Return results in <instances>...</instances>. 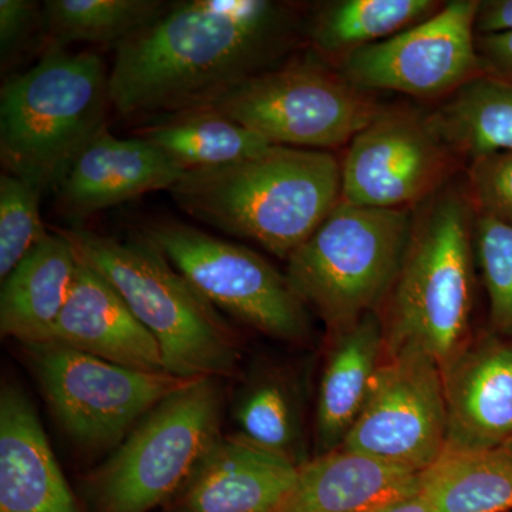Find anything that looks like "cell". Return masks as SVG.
I'll list each match as a JSON object with an SVG mask.
<instances>
[{
	"instance_id": "cell-27",
	"label": "cell",
	"mask_w": 512,
	"mask_h": 512,
	"mask_svg": "<svg viewBox=\"0 0 512 512\" xmlns=\"http://www.w3.org/2000/svg\"><path fill=\"white\" fill-rule=\"evenodd\" d=\"M235 421L238 436L254 446L301 467L308 461L303 450L302 407L292 384L279 373L256 376L242 390Z\"/></svg>"
},
{
	"instance_id": "cell-20",
	"label": "cell",
	"mask_w": 512,
	"mask_h": 512,
	"mask_svg": "<svg viewBox=\"0 0 512 512\" xmlns=\"http://www.w3.org/2000/svg\"><path fill=\"white\" fill-rule=\"evenodd\" d=\"M332 338L316 406V456L343 446L365 406L384 353L380 313H367Z\"/></svg>"
},
{
	"instance_id": "cell-18",
	"label": "cell",
	"mask_w": 512,
	"mask_h": 512,
	"mask_svg": "<svg viewBox=\"0 0 512 512\" xmlns=\"http://www.w3.org/2000/svg\"><path fill=\"white\" fill-rule=\"evenodd\" d=\"M298 470L238 434L221 436L184 485L180 512H274Z\"/></svg>"
},
{
	"instance_id": "cell-3",
	"label": "cell",
	"mask_w": 512,
	"mask_h": 512,
	"mask_svg": "<svg viewBox=\"0 0 512 512\" xmlns=\"http://www.w3.org/2000/svg\"><path fill=\"white\" fill-rule=\"evenodd\" d=\"M474 222L468 191L448 184L413 212L406 254L380 315L384 356L420 353L443 369L470 342Z\"/></svg>"
},
{
	"instance_id": "cell-34",
	"label": "cell",
	"mask_w": 512,
	"mask_h": 512,
	"mask_svg": "<svg viewBox=\"0 0 512 512\" xmlns=\"http://www.w3.org/2000/svg\"><path fill=\"white\" fill-rule=\"evenodd\" d=\"M373 512H430V510L419 487V490L414 491V493L404 495L399 500L384 505V507Z\"/></svg>"
},
{
	"instance_id": "cell-5",
	"label": "cell",
	"mask_w": 512,
	"mask_h": 512,
	"mask_svg": "<svg viewBox=\"0 0 512 512\" xmlns=\"http://www.w3.org/2000/svg\"><path fill=\"white\" fill-rule=\"evenodd\" d=\"M110 73L96 53L49 47L0 90V160L6 173L56 191L87 144L107 127Z\"/></svg>"
},
{
	"instance_id": "cell-10",
	"label": "cell",
	"mask_w": 512,
	"mask_h": 512,
	"mask_svg": "<svg viewBox=\"0 0 512 512\" xmlns=\"http://www.w3.org/2000/svg\"><path fill=\"white\" fill-rule=\"evenodd\" d=\"M23 346L60 426L89 450L120 444L154 407L194 382L130 369L55 343Z\"/></svg>"
},
{
	"instance_id": "cell-23",
	"label": "cell",
	"mask_w": 512,
	"mask_h": 512,
	"mask_svg": "<svg viewBox=\"0 0 512 512\" xmlns=\"http://www.w3.org/2000/svg\"><path fill=\"white\" fill-rule=\"evenodd\" d=\"M136 136L160 148L185 171L239 163L274 147L211 106L156 116Z\"/></svg>"
},
{
	"instance_id": "cell-9",
	"label": "cell",
	"mask_w": 512,
	"mask_h": 512,
	"mask_svg": "<svg viewBox=\"0 0 512 512\" xmlns=\"http://www.w3.org/2000/svg\"><path fill=\"white\" fill-rule=\"evenodd\" d=\"M141 234L218 311L269 338L285 342L308 338L305 303L288 276L252 249L173 220L147 222Z\"/></svg>"
},
{
	"instance_id": "cell-35",
	"label": "cell",
	"mask_w": 512,
	"mask_h": 512,
	"mask_svg": "<svg viewBox=\"0 0 512 512\" xmlns=\"http://www.w3.org/2000/svg\"><path fill=\"white\" fill-rule=\"evenodd\" d=\"M503 448H505V450H508V451H510V453H512V440L510 441V443L507 444V446H505Z\"/></svg>"
},
{
	"instance_id": "cell-15",
	"label": "cell",
	"mask_w": 512,
	"mask_h": 512,
	"mask_svg": "<svg viewBox=\"0 0 512 512\" xmlns=\"http://www.w3.org/2000/svg\"><path fill=\"white\" fill-rule=\"evenodd\" d=\"M187 171L144 138H117L104 127L74 160L56 188L64 215L83 218L174 187Z\"/></svg>"
},
{
	"instance_id": "cell-14",
	"label": "cell",
	"mask_w": 512,
	"mask_h": 512,
	"mask_svg": "<svg viewBox=\"0 0 512 512\" xmlns=\"http://www.w3.org/2000/svg\"><path fill=\"white\" fill-rule=\"evenodd\" d=\"M441 373L446 451L507 446L512 440V339L497 333L470 339Z\"/></svg>"
},
{
	"instance_id": "cell-13",
	"label": "cell",
	"mask_w": 512,
	"mask_h": 512,
	"mask_svg": "<svg viewBox=\"0 0 512 512\" xmlns=\"http://www.w3.org/2000/svg\"><path fill=\"white\" fill-rule=\"evenodd\" d=\"M454 157L426 116L382 110L350 141L342 163L340 201L412 210L447 185Z\"/></svg>"
},
{
	"instance_id": "cell-33",
	"label": "cell",
	"mask_w": 512,
	"mask_h": 512,
	"mask_svg": "<svg viewBox=\"0 0 512 512\" xmlns=\"http://www.w3.org/2000/svg\"><path fill=\"white\" fill-rule=\"evenodd\" d=\"M476 32L480 35L512 32V0L478 3Z\"/></svg>"
},
{
	"instance_id": "cell-29",
	"label": "cell",
	"mask_w": 512,
	"mask_h": 512,
	"mask_svg": "<svg viewBox=\"0 0 512 512\" xmlns=\"http://www.w3.org/2000/svg\"><path fill=\"white\" fill-rule=\"evenodd\" d=\"M40 194L12 174L0 177V279L46 237L40 218Z\"/></svg>"
},
{
	"instance_id": "cell-4",
	"label": "cell",
	"mask_w": 512,
	"mask_h": 512,
	"mask_svg": "<svg viewBox=\"0 0 512 512\" xmlns=\"http://www.w3.org/2000/svg\"><path fill=\"white\" fill-rule=\"evenodd\" d=\"M76 258L103 276L157 340L170 375L222 379L237 370V333L143 234L117 239L83 228L56 229Z\"/></svg>"
},
{
	"instance_id": "cell-26",
	"label": "cell",
	"mask_w": 512,
	"mask_h": 512,
	"mask_svg": "<svg viewBox=\"0 0 512 512\" xmlns=\"http://www.w3.org/2000/svg\"><path fill=\"white\" fill-rule=\"evenodd\" d=\"M163 0H47L43 36L49 47L70 43L120 46L168 9Z\"/></svg>"
},
{
	"instance_id": "cell-17",
	"label": "cell",
	"mask_w": 512,
	"mask_h": 512,
	"mask_svg": "<svg viewBox=\"0 0 512 512\" xmlns=\"http://www.w3.org/2000/svg\"><path fill=\"white\" fill-rule=\"evenodd\" d=\"M0 512H79L32 403L13 383L0 392Z\"/></svg>"
},
{
	"instance_id": "cell-16",
	"label": "cell",
	"mask_w": 512,
	"mask_h": 512,
	"mask_svg": "<svg viewBox=\"0 0 512 512\" xmlns=\"http://www.w3.org/2000/svg\"><path fill=\"white\" fill-rule=\"evenodd\" d=\"M43 343L66 346L141 372H167L154 336L119 292L80 261L69 301Z\"/></svg>"
},
{
	"instance_id": "cell-21",
	"label": "cell",
	"mask_w": 512,
	"mask_h": 512,
	"mask_svg": "<svg viewBox=\"0 0 512 512\" xmlns=\"http://www.w3.org/2000/svg\"><path fill=\"white\" fill-rule=\"evenodd\" d=\"M77 261L60 232L46 237L2 281L0 332L22 345L43 343L69 301Z\"/></svg>"
},
{
	"instance_id": "cell-19",
	"label": "cell",
	"mask_w": 512,
	"mask_h": 512,
	"mask_svg": "<svg viewBox=\"0 0 512 512\" xmlns=\"http://www.w3.org/2000/svg\"><path fill=\"white\" fill-rule=\"evenodd\" d=\"M419 487L420 474L340 447L299 467L274 512H373Z\"/></svg>"
},
{
	"instance_id": "cell-2",
	"label": "cell",
	"mask_w": 512,
	"mask_h": 512,
	"mask_svg": "<svg viewBox=\"0 0 512 512\" xmlns=\"http://www.w3.org/2000/svg\"><path fill=\"white\" fill-rule=\"evenodd\" d=\"M170 192L194 220L288 261L338 207L342 164L328 151L274 146L239 163L187 171Z\"/></svg>"
},
{
	"instance_id": "cell-22",
	"label": "cell",
	"mask_w": 512,
	"mask_h": 512,
	"mask_svg": "<svg viewBox=\"0 0 512 512\" xmlns=\"http://www.w3.org/2000/svg\"><path fill=\"white\" fill-rule=\"evenodd\" d=\"M426 117L454 156L474 161L512 151V80L478 74Z\"/></svg>"
},
{
	"instance_id": "cell-12",
	"label": "cell",
	"mask_w": 512,
	"mask_h": 512,
	"mask_svg": "<svg viewBox=\"0 0 512 512\" xmlns=\"http://www.w3.org/2000/svg\"><path fill=\"white\" fill-rule=\"evenodd\" d=\"M477 0H453L429 19L340 60L343 77L360 90L416 97L454 93L485 73L477 50Z\"/></svg>"
},
{
	"instance_id": "cell-11",
	"label": "cell",
	"mask_w": 512,
	"mask_h": 512,
	"mask_svg": "<svg viewBox=\"0 0 512 512\" xmlns=\"http://www.w3.org/2000/svg\"><path fill=\"white\" fill-rule=\"evenodd\" d=\"M342 447L412 473L429 470L447 447L440 366L420 353L383 355Z\"/></svg>"
},
{
	"instance_id": "cell-25",
	"label": "cell",
	"mask_w": 512,
	"mask_h": 512,
	"mask_svg": "<svg viewBox=\"0 0 512 512\" xmlns=\"http://www.w3.org/2000/svg\"><path fill=\"white\" fill-rule=\"evenodd\" d=\"M434 0H338L323 3L312 16L309 36L326 56L343 57L375 45L436 15Z\"/></svg>"
},
{
	"instance_id": "cell-6",
	"label": "cell",
	"mask_w": 512,
	"mask_h": 512,
	"mask_svg": "<svg viewBox=\"0 0 512 512\" xmlns=\"http://www.w3.org/2000/svg\"><path fill=\"white\" fill-rule=\"evenodd\" d=\"M412 227V210L340 201L289 256L286 276L330 335L380 312L399 275Z\"/></svg>"
},
{
	"instance_id": "cell-8",
	"label": "cell",
	"mask_w": 512,
	"mask_h": 512,
	"mask_svg": "<svg viewBox=\"0 0 512 512\" xmlns=\"http://www.w3.org/2000/svg\"><path fill=\"white\" fill-rule=\"evenodd\" d=\"M272 146L323 151L350 143L382 111L318 64L274 67L208 104Z\"/></svg>"
},
{
	"instance_id": "cell-31",
	"label": "cell",
	"mask_w": 512,
	"mask_h": 512,
	"mask_svg": "<svg viewBox=\"0 0 512 512\" xmlns=\"http://www.w3.org/2000/svg\"><path fill=\"white\" fill-rule=\"evenodd\" d=\"M36 29L43 32V6L33 0H0V55L3 64L28 45Z\"/></svg>"
},
{
	"instance_id": "cell-28",
	"label": "cell",
	"mask_w": 512,
	"mask_h": 512,
	"mask_svg": "<svg viewBox=\"0 0 512 512\" xmlns=\"http://www.w3.org/2000/svg\"><path fill=\"white\" fill-rule=\"evenodd\" d=\"M474 252L488 301L495 333L512 339V227L477 214Z\"/></svg>"
},
{
	"instance_id": "cell-1",
	"label": "cell",
	"mask_w": 512,
	"mask_h": 512,
	"mask_svg": "<svg viewBox=\"0 0 512 512\" xmlns=\"http://www.w3.org/2000/svg\"><path fill=\"white\" fill-rule=\"evenodd\" d=\"M298 20L271 0H184L116 47L111 106L121 116L208 106L291 52Z\"/></svg>"
},
{
	"instance_id": "cell-30",
	"label": "cell",
	"mask_w": 512,
	"mask_h": 512,
	"mask_svg": "<svg viewBox=\"0 0 512 512\" xmlns=\"http://www.w3.org/2000/svg\"><path fill=\"white\" fill-rule=\"evenodd\" d=\"M467 191L477 214L512 227V151L471 161Z\"/></svg>"
},
{
	"instance_id": "cell-32",
	"label": "cell",
	"mask_w": 512,
	"mask_h": 512,
	"mask_svg": "<svg viewBox=\"0 0 512 512\" xmlns=\"http://www.w3.org/2000/svg\"><path fill=\"white\" fill-rule=\"evenodd\" d=\"M477 50L485 73L512 80V32L477 36Z\"/></svg>"
},
{
	"instance_id": "cell-7",
	"label": "cell",
	"mask_w": 512,
	"mask_h": 512,
	"mask_svg": "<svg viewBox=\"0 0 512 512\" xmlns=\"http://www.w3.org/2000/svg\"><path fill=\"white\" fill-rule=\"evenodd\" d=\"M220 379H197L163 400L87 478L92 512H150L188 483L221 437Z\"/></svg>"
},
{
	"instance_id": "cell-24",
	"label": "cell",
	"mask_w": 512,
	"mask_h": 512,
	"mask_svg": "<svg viewBox=\"0 0 512 512\" xmlns=\"http://www.w3.org/2000/svg\"><path fill=\"white\" fill-rule=\"evenodd\" d=\"M430 512H512V453L444 451L420 474Z\"/></svg>"
}]
</instances>
